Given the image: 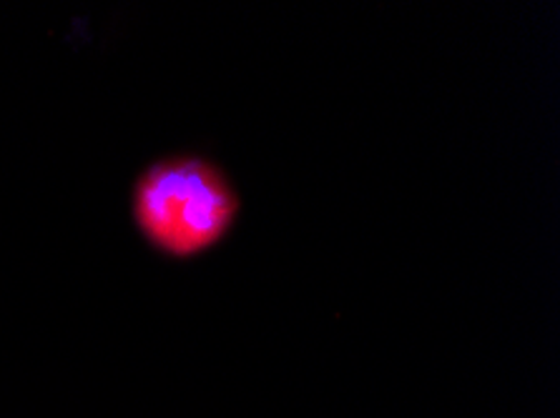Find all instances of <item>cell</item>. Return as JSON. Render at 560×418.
I'll return each mask as SVG.
<instances>
[{
  "instance_id": "obj_1",
  "label": "cell",
  "mask_w": 560,
  "mask_h": 418,
  "mask_svg": "<svg viewBox=\"0 0 560 418\" xmlns=\"http://www.w3.org/2000/svg\"><path fill=\"white\" fill-rule=\"evenodd\" d=\"M242 213L236 183L203 153L179 151L143 166L131 186V220L151 251L189 261L217 249Z\"/></svg>"
}]
</instances>
